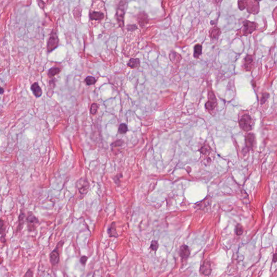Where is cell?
<instances>
[{
  "label": "cell",
  "mask_w": 277,
  "mask_h": 277,
  "mask_svg": "<svg viewBox=\"0 0 277 277\" xmlns=\"http://www.w3.org/2000/svg\"><path fill=\"white\" fill-rule=\"evenodd\" d=\"M106 16L104 4L102 1H94L91 7L89 17L92 25H96L104 20Z\"/></svg>",
  "instance_id": "6da1fadb"
},
{
  "label": "cell",
  "mask_w": 277,
  "mask_h": 277,
  "mask_svg": "<svg viewBox=\"0 0 277 277\" xmlns=\"http://www.w3.org/2000/svg\"><path fill=\"white\" fill-rule=\"evenodd\" d=\"M127 1H121L117 6V13H116V19L117 20V23L119 26L121 28L124 27V19L127 9Z\"/></svg>",
  "instance_id": "7a4b0ae2"
},
{
  "label": "cell",
  "mask_w": 277,
  "mask_h": 277,
  "mask_svg": "<svg viewBox=\"0 0 277 277\" xmlns=\"http://www.w3.org/2000/svg\"><path fill=\"white\" fill-rule=\"evenodd\" d=\"M239 124L241 130L248 132L253 130V122L251 116L248 114H244L239 120Z\"/></svg>",
  "instance_id": "3957f363"
},
{
  "label": "cell",
  "mask_w": 277,
  "mask_h": 277,
  "mask_svg": "<svg viewBox=\"0 0 277 277\" xmlns=\"http://www.w3.org/2000/svg\"><path fill=\"white\" fill-rule=\"evenodd\" d=\"M257 23L250 21H245L243 22V26L241 28V34L243 36H248L254 32L257 28Z\"/></svg>",
  "instance_id": "277c9868"
},
{
  "label": "cell",
  "mask_w": 277,
  "mask_h": 277,
  "mask_svg": "<svg viewBox=\"0 0 277 277\" xmlns=\"http://www.w3.org/2000/svg\"><path fill=\"white\" fill-rule=\"evenodd\" d=\"M59 45V38L55 30H53L47 43V50L50 52L56 49Z\"/></svg>",
  "instance_id": "5b68a950"
},
{
  "label": "cell",
  "mask_w": 277,
  "mask_h": 277,
  "mask_svg": "<svg viewBox=\"0 0 277 277\" xmlns=\"http://www.w3.org/2000/svg\"><path fill=\"white\" fill-rule=\"evenodd\" d=\"M27 228L29 232H33L36 229L37 226L39 223V221L32 212L27 217L26 219Z\"/></svg>",
  "instance_id": "8992f818"
},
{
  "label": "cell",
  "mask_w": 277,
  "mask_h": 277,
  "mask_svg": "<svg viewBox=\"0 0 277 277\" xmlns=\"http://www.w3.org/2000/svg\"><path fill=\"white\" fill-rule=\"evenodd\" d=\"M77 186L80 193L82 196H85L88 193L90 185L87 178H82L78 180Z\"/></svg>",
  "instance_id": "52a82bcc"
},
{
  "label": "cell",
  "mask_w": 277,
  "mask_h": 277,
  "mask_svg": "<svg viewBox=\"0 0 277 277\" xmlns=\"http://www.w3.org/2000/svg\"><path fill=\"white\" fill-rule=\"evenodd\" d=\"M209 101L205 104V107L207 110L212 111L215 109L217 106V100L214 93L213 91H209Z\"/></svg>",
  "instance_id": "ba28073f"
},
{
  "label": "cell",
  "mask_w": 277,
  "mask_h": 277,
  "mask_svg": "<svg viewBox=\"0 0 277 277\" xmlns=\"http://www.w3.org/2000/svg\"><path fill=\"white\" fill-rule=\"evenodd\" d=\"M246 8L249 13L257 14L259 12V2L255 1H246Z\"/></svg>",
  "instance_id": "9c48e42d"
},
{
  "label": "cell",
  "mask_w": 277,
  "mask_h": 277,
  "mask_svg": "<svg viewBox=\"0 0 277 277\" xmlns=\"http://www.w3.org/2000/svg\"><path fill=\"white\" fill-rule=\"evenodd\" d=\"M245 145L248 150H253L255 145V136L254 133H249L246 135Z\"/></svg>",
  "instance_id": "30bf717a"
},
{
  "label": "cell",
  "mask_w": 277,
  "mask_h": 277,
  "mask_svg": "<svg viewBox=\"0 0 277 277\" xmlns=\"http://www.w3.org/2000/svg\"><path fill=\"white\" fill-rule=\"evenodd\" d=\"M49 258H50V262L53 266H55L59 264L60 262L59 244H58L56 248L50 253Z\"/></svg>",
  "instance_id": "8fae6325"
},
{
  "label": "cell",
  "mask_w": 277,
  "mask_h": 277,
  "mask_svg": "<svg viewBox=\"0 0 277 277\" xmlns=\"http://www.w3.org/2000/svg\"><path fill=\"white\" fill-rule=\"evenodd\" d=\"M200 272L201 273L205 276H209L212 272L211 264L210 261L208 260L205 261L200 266Z\"/></svg>",
  "instance_id": "7c38bea8"
},
{
  "label": "cell",
  "mask_w": 277,
  "mask_h": 277,
  "mask_svg": "<svg viewBox=\"0 0 277 277\" xmlns=\"http://www.w3.org/2000/svg\"><path fill=\"white\" fill-rule=\"evenodd\" d=\"M137 20L141 26L144 27L148 23V17L145 12H140L137 15Z\"/></svg>",
  "instance_id": "4fadbf2b"
},
{
  "label": "cell",
  "mask_w": 277,
  "mask_h": 277,
  "mask_svg": "<svg viewBox=\"0 0 277 277\" xmlns=\"http://www.w3.org/2000/svg\"><path fill=\"white\" fill-rule=\"evenodd\" d=\"M254 59L253 58L252 56L250 55H246L245 58L244 63L245 69L247 71H251L254 65Z\"/></svg>",
  "instance_id": "5bb4252c"
},
{
  "label": "cell",
  "mask_w": 277,
  "mask_h": 277,
  "mask_svg": "<svg viewBox=\"0 0 277 277\" xmlns=\"http://www.w3.org/2000/svg\"><path fill=\"white\" fill-rule=\"evenodd\" d=\"M191 254L189 248L186 245H183L180 248L179 250V255L182 259H186L189 257Z\"/></svg>",
  "instance_id": "9a60e30c"
},
{
  "label": "cell",
  "mask_w": 277,
  "mask_h": 277,
  "mask_svg": "<svg viewBox=\"0 0 277 277\" xmlns=\"http://www.w3.org/2000/svg\"><path fill=\"white\" fill-rule=\"evenodd\" d=\"M30 89L33 92V94L36 98L41 97L42 94V91L37 82H35L31 86Z\"/></svg>",
  "instance_id": "2e32d148"
},
{
  "label": "cell",
  "mask_w": 277,
  "mask_h": 277,
  "mask_svg": "<svg viewBox=\"0 0 277 277\" xmlns=\"http://www.w3.org/2000/svg\"><path fill=\"white\" fill-rule=\"evenodd\" d=\"M222 33L220 28L218 27L214 26L209 30V37L212 40H217Z\"/></svg>",
  "instance_id": "e0dca14e"
},
{
  "label": "cell",
  "mask_w": 277,
  "mask_h": 277,
  "mask_svg": "<svg viewBox=\"0 0 277 277\" xmlns=\"http://www.w3.org/2000/svg\"><path fill=\"white\" fill-rule=\"evenodd\" d=\"M107 233L108 235L110 238L111 237L117 238L119 237V235L117 234V231L115 222H112L111 225L109 226V227L108 228Z\"/></svg>",
  "instance_id": "ac0fdd59"
},
{
  "label": "cell",
  "mask_w": 277,
  "mask_h": 277,
  "mask_svg": "<svg viewBox=\"0 0 277 277\" xmlns=\"http://www.w3.org/2000/svg\"><path fill=\"white\" fill-rule=\"evenodd\" d=\"M25 217H26L25 214L24 213L23 211H21L20 215H19V220H18L19 224H18V226H17V232H19L22 230L23 226L24 224Z\"/></svg>",
  "instance_id": "d6986e66"
},
{
  "label": "cell",
  "mask_w": 277,
  "mask_h": 277,
  "mask_svg": "<svg viewBox=\"0 0 277 277\" xmlns=\"http://www.w3.org/2000/svg\"><path fill=\"white\" fill-rule=\"evenodd\" d=\"M140 65V60L137 58H131L127 63V66L130 68L137 69Z\"/></svg>",
  "instance_id": "ffe728a7"
},
{
  "label": "cell",
  "mask_w": 277,
  "mask_h": 277,
  "mask_svg": "<svg viewBox=\"0 0 277 277\" xmlns=\"http://www.w3.org/2000/svg\"><path fill=\"white\" fill-rule=\"evenodd\" d=\"M0 233H1V241L2 243L4 244L6 242V228L4 226V220L2 219L1 220V228H0Z\"/></svg>",
  "instance_id": "44dd1931"
},
{
  "label": "cell",
  "mask_w": 277,
  "mask_h": 277,
  "mask_svg": "<svg viewBox=\"0 0 277 277\" xmlns=\"http://www.w3.org/2000/svg\"><path fill=\"white\" fill-rule=\"evenodd\" d=\"M202 45L200 44H196V46L194 47V53H193L194 57L196 59L199 58V56L202 54Z\"/></svg>",
  "instance_id": "7402d4cb"
},
{
  "label": "cell",
  "mask_w": 277,
  "mask_h": 277,
  "mask_svg": "<svg viewBox=\"0 0 277 277\" xmlns=\"http://www.w3.org/2000/svg\"><path fill=\"white\" fill-rule=\"evenodd\" d=\"M61 72V69L58 67H53L52 68H50L48 71V75L50 78H53L56 75L58 74L60 72Z\"/></svg>",
  "instance_id": "603a6c76"
},
{
  "label": "cell",
  "mask_w": 277,
  "mask_h": 277,
  "mask_svg": "<svg viewBox=\"0 0 277 277\" xmlns=\"http://www.w3.org/2000/svg\"><path fill=\"white\" fill-rule=\"evenodd\" d=\"M96 78L92 76H88L85 79V81L87 86H91L95 84L96 82Z\"/></svg>",
  "instance_id": "cb8c5ba5"
},
{
  "label": "cell",
  "mask_w": 277,
  "mask_h": 277,
  "mask_svg": "<svg viewBox=\"0 0 277 277\" xmlns=\"http://www.w3.org/2000/svg\"><path fill=\"white\" fill-rule=\"evenodd\" d=\"M127 131H128V127L126 124H120L119 127V130H118V132L119 133L124 134L126 133Z\"/></svg>",
  "instance_id": "d4e9b609"
},
{
  "label": "cell",
  "mask_w": 277,
  "mask_h": 277,
  "mask_svg": "<svg viewBox=\"0 0 277 277\" xmlns=\"http://www.w3.org/2000/svg\"><path fill=\"white\" fill-rule=\"evenodd\" d=\"M150 250L152 251H156L158 250L159 248V242L157 240H152L150 244Z\"/></svg>",
  "instance_id": "484cf974"
},
{
  "label": "cell",
  "mask_w": 277,
  "mask_h": 277,
  "mask_svg": "<svg viewBox=\"0 0 277 277\" xmlns=\"http://www.w3.org/2000/svg\"><path fill=\"white\" fill-rule=\"evenodd\" d=\"M243 233V227L241 224H237L235 228V233L237 235H241Z\"/></svg>",
  "instance_id": "4316f807"
},
{
  "label": "cell",
  "mask_w": 277,
  "mask_h": 277,
  "mask_svg": "<svg viewBox=\"0 0 277 277\" xmlns=\"http://www.w3.org/2000/svg\"><path fill=\"white\" fill-rule=\"evenodd\" d=\"M270 97V94L268 93H264L262 94L260 99V104H265L267 101V99Z\"/></svg>",
  "instance_id": "83f0119b"
},
{
  "label": "cell",
  "mask_w": 277,
  "mask_h": 277,
  "mask_svg": "<svg viewBox=\"0 0 277 277\" xmlns=\"http://www.w3.org/2000/svg\"><path fill=\"white\" fill-rule=\"evenodd\" d=\"M98 109H99V105L95 103L93 104H91V109H90L91 113L93 115H95L98 112Z\"/></svg>",
  "instance_id": "f1b7e54d"
},
{
  "label": "cell",
  "mask_w": 277,
  "mask_h": 277,
  "mask_svg": "<svg viewBox=\"0 0 277 277\" xmlns=\"http://www.w3.org/2000/svg\"><path fill=\"white\" fill-rule=\"evenodd\" d=\"M238 4V7L240 10H244L245 8H246V1H239Z\"/></svg>",
  "instance_id": "f546056e"
},
{
  "label": "cell",
  "mask_w": 277,
  "mask_h": 277,
  "mask_svg": "<svg viewBox=\"0 0 277 277\" xmlns=\"http://www.w3.org/2000/svg\"><path fill=\"white\" fill-rule=\"evenodd\" d=\"M124 142L122 141V140H117L112 144V146L113 147H119V146H120L121 145H122V144Z\"/></svg>",
  "instance_id": "4dcf8cb0"
},
{
  "label": "cell",
  "mask_w": 277,
  "mask_h": 277,
  "mask_svg": "<svg viewBox=\"0 0 277 277\" xmlns=\"http://www.w3.org/2000/svg\"><path fill=\"white\" fill-rule=\"evenodd\" d=\"M87 259H88V257L87 256H85V255H83L80 258V261L81 263V264L83 265V266H85V265L86 264V262L87 261Z\"/></svg>",
  "instance_id": "1f68e13d"
},
{
  "label": "cell",
  "mask_w": 277,
  "mask_h": 277,
  "mask_svg": "<svg viewBox=\"0 0 277 277\" xmlns=\"http://www.w3.org/2000/svg\"><path fill=\"white\" fill-rule=\"evenodd\" d=\"M24 277H33V272L31 269H29L24 274Z\"/></svg>",
  "instance_id": "d6a6232c"
},
{
  "label": "cell",
  "mask_w": 277,
  "mask_h": 277,
  "mask_svg": "<svg viewBox=\"0 0 277 277\" xmlns=\"http://www.w3.org/2000/svg\"><path fill=\"white\" fill-rule=\"evenodd\" d=\"M127 30L129 31H132V30H134L137 28V27L135 24H132V25H128L127 26Z\"/></svg>",
  "instance_id": "836d02e7"
},
{
  "label": "cell",
  "mask_w": 277,
  "mask_h": 277,
  "mask_svg": "<svg viewBox=\"0 0 277 277\" xmlns=\"http://www.w3.org/2000/svg\"><path fill=\"white\" fill-rule=\"evenodd\" d=\"M273 261L274 263H276V262H277V249H276V252L274 253L273 257Z\"/></svg>",
  "instance_id": "e575fe53"
},
{
  "label": "cell",
  "mask_w": 277,
  "mask_h": 277,
  "mask_svg": "<svg viewBox=\"0 0 277 277\" xmlns=\"http://www.w3.org/2000/svg\"><path fill=\"white\" fill-rule=\"evenodd\" d=\"M4 88H2V87H1V94H2L4 93Z\"/></svg>",
  "instance_id": "d590c367"
},
{
  "label": "cell",
  "mask_w": 277,
  "mask_h": 277,
  "mask_svg": "<svg viewBox=\"0 0 277 277\" xmlns=\"http://www.w3.org/2000/svg\"><path fill=\"white\" fill-rule=\"evenodd\" d=\"M240 277V276H236V277Z\"/></svg>",
  "instance_id": "8d00e7d4"
}]
</instances>
